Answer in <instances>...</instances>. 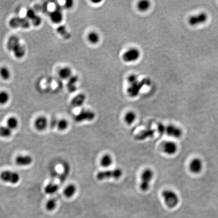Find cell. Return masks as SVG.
I'll use <instances>...</instances> for the list:
<instances>
[{
    "mask_svg": "<svg viewBox=\"0 0 218 218\" xmlns=\"http://www.w3.org/2000/svg\"><path fill=\"white\" fill-rule=\"evenodd\" d=\"M11 73L9 68L2 66L0 68V77L4 80H8L10 78Z\"/></svg>",
    "mask_w": 218,
    "mask_h": 218,
    "instance_id": "obj_25",
    "label": "cell"
},
{
    "mask_svg": "<svg viewBox=\"0 0 218 218\" xmlns=\"http://www.w3.org/2000/svg\"><path fill=\"white\" fill-rule=\"evenodd\" d=\"M32 157L28 155H21L15 159V163L19 166H27L32 164Z\"/></svg>",
    "mask_w": 218,
    "mask_h": 218,
    "instance_id": "obj_14",
    "label": "cell"
},
{
    "mask_svg": "<svg viewBox=\"0 0 218 218\" xmlns=\"http://www.w3.org/2000/svg\"><path fill=\"white\" fill-rule=\"evenodd\" d=\"M19 43H20V41L19 38H18V36H16V35L11 36L8 39L7 42V49L9 51L11 52L13 48H14L16 45H17Z\"/></svg>",
    "mask_w": 218,
    "mask_h": 218,
    "instance_id": "obj_20",
    "label": "cell"
},
{
    "mask_svg": "<svg viewBox=\"0 0 218 218\" xmlns=\"http://www.w3.org/2000/svg\"><path fill=\"white\" fill-rule=\"evenodd\" d=\"M12 52L16 58L20 59L24 57L26 54V49L24 46L20 43L16 45L12 50Z\"/></svg>",
    "mask_w": 218,
    "mask_h": 218,
    "instance_id": "obj_17",
    "label": "cell"
},
{
    "mask_svg": "<svg viewBox=\"0 0 218 218\" xmlns=\"http://www.w3.org/2000/svg\"><path fill=\"white\" fill-rule=\"evenodd\" d=\"M88 40L90 44L96 45L99 42L100 36L97 32L93 31L88 35Z\"/></svg>",
    "mask_w": 218,
    "mask_h": 218,
    "instance_id": "obj_28",
    "label": "cell"
},
{
    "mask_svg": "<svg viewBox=\"0 0 218 218\" xmlns=\"http://www.w3.org/2000/svg\"><path fill=\"white\" fill-rule=\"evenodd\" d=\"M136 119V113L133 111H129L127 112L124 116V122L127 125H132Z\"/></svg>",
    "mask_w": 218,
    "mask_h": 218,
    "instance_id": "obj_23",
    "label": "cell"
},
{
    "mask_svg": "<svg viewBox=\"0 0 218 218\" xmlns=\"http://www.w3.org/2000/svg\"><path fill=\"white\" fill-rule=\"evenodd\" d=\"M19 122L18 119L15 117L9 118L7 121V126L11 130H14L18 127Z\"/></svg>",
    "mask_w": 218,
    "mask_h": 218,
    "instance_id": "obj_27",
    "label": "cell"
},
{
    "mask_svg": "<svg viewBox=\"0 0 218 218\" xmlns=\"http://www.w3.org/2000/svg\"><path fill=\"white\" fill-rule=\"evenodd\" d=\"M69 123L66 119H62L57 122V127L60 131H64L68 128Z\"/></svg>",
    "mask_w": 218,
    "mask_h": 218,
    "instance_id": "obj_32",
    "label": "cell"
},
{
    "mask_svg": "<svg viewBox=\"0 0 218 218\" xmlns=\"http://www.w3.org/2000/svg\"><path fill=\"white\" fill-rule=\"evenodd\" d=\"M59 76L62 79H69L72 76V70L68 67H64L60 69Z\"/></svg>",
    "mask_w": 218,
    "mask_h": 218,
    "instance_id": "obj_22",
    "label": "cell"
},
{
    "mask_svg": "<svg viewBox=\"0 0 218 218\" xmlns=\"http://www.w3.org/2000/svg\"><path fill=\"white\" fill-rule=\"evenodd\" d=\"M154 176V172L152 169L146 168L143 171L142 174H141L140 184L141 191L146 192L149 189Z\"/></svg>",
    "mask_w": 218,
    "mask_h": 218,
    "instance_id": "obj_2",
    "label": "cell"
},
{
    "mask_svg": "<svg viewBox=\"0 0 218 218\" xmlns=\"http://www.w3.org/2000/svg\"><path fill=\"white\" fill-rule=\"evenodd\" d=\"M162 195L164 202L168 208L172 209L178 205L179 199L175 191L170 189L165 190L162 192Z\"/></svg>",
    "mask_w": 218,
    "mask_h": 218,
    "instance_id": "obj_3",
    "label": "cell"
},
{
    "mask_svg": "<svg viewBox=\"0 0 218 218\" xmlns=\"http://www.w3.org/2000/svg\"><path fill=\"white\" fill-rule=\"evenodd\" d=\"M77 76H72L69 79V82L67 84L68 89L70 92H74L76 89V83L77 82Z\"/></svg>",
    "mask_w": 218,
    "mask_h": 218,
    "instance_id": "obj_26",
    "label": "cell"
},
{
    "mask_svg": "<svg viewBox=\"0 0 218 218\" xmlns=\"http://www.w3.org/2000/svg\"><path fill=\"white\" fill-rule=\"evenodd\" d=\"M96 117L95 113L90 110H82L74 117L75 122L82 123L85 121H92Z\"/></svg>",
    "mask_w": 218,
    "mask_h": 218,
    "instance_id": "obj_8",
    "label": "cell"
},
{
    "mask_svg": "<svg viewBox=\"0 0 218 218\" xmlns=\"http://www.w3.org/2000/svg\"><path fill=\"white\" fill-rule=\"evenodd\" d=\"M151 6V4L150 1H141L139 2L138 4L137 5V7L138 10L141 12H146L150 9V7Z\"/></svg>",
    "mask_w": 218,
    "mask_h": 218,
    "instance_id": "obj_24",
    "label": "cell"
},
{
    "mask_svg": "<svg viewBox=\"0 0 218 218\" xmlns=\"http://www.w3.org/2000/svg\"><path fill=\"white\" fill-rule=\"evenodd\" d=\"M34 125L37 130L42 131L45 130L48 126V120L45 117H39L35 120Z\"/></svg>",
    "mask_w": 218,
    "mask_h": 218,
    "instance_id": "obj_15",
    "label": "cell"
},
{
    "mask_svg": "<svg viewBox=\"0 0 218 218\" xmlns=\"http://www.w3.org/2000/svg\"><path fill=\"white\" fill-rule=\"evenodd\" d=\"M141 56V52L136 48H131L124 52L122 59L124 62L132 63L138 60Z\"/></svg>",
    "mask_w": 218,
    "mask_h": 218,
    "instance_id": "obj_7",
    "label": "cell"
},
{
    "mask_svg": "<svg viewBox=\"0 0 218 218\" xmlns=\"http://www.w3.org/2000/svg\"><path fill=\"white\" fill-rule=\"evenodd\" d=\"M0 179L5 183L16 184L20 180V176L18 173L15 172L4 171L0 174Z\"/></svg>",
    "mask_w": 218,
    "mask_h": 218,
    "instance_id": "obj_5",
    "label": "cell"
},
{
    "mask_svg": "<svg viewBox=\"0 0 218 218\" xmlns=\"http://www.w3.org/2000/svg\"><path fill=\"white\" fill-rule=\"evenodd\" d=\"M76 191L77 188L75 185L70 184L65 188L63 191L64 194L66 198H71L75 195Z\"/></svg>",
    "mask_w": 218,
    "mask_h": 218,
    "instance_id": "obj_21",
    "label": "cell"
},
{
    "mask_svg": "<svg viewBox=\"0 0 218 218\" xmlns=\"http://www.w3.org/2000/svg\"><path fill=\"white\" fill-rule=\"evenodd\" d=\"M99 163L101 166L104 168H108L113 163V159L110 154H105L101 157Z\"/></svg>",
    "mask_w": 218,
    "mask_h": 218,
    "instance_id": "obj_19",
    "label": "cell"
},
{
    "mask_svg": "<svg viewBox=\"0 0 218 218\" xmlns=\"http://www.w3.org/2000/svg\"><path fill=\"white\" fill-rule=\"evenodd\" d=\"M51 20L55 24H61L63 19V15L62 11L59 9H56L50 14Z\"/></svg>",
    "mask_w": 218,
    "mask_h": 218,
    "instance_id": "obj_16",
    "label": "cell"
},
{
    "mask_svg": "<svg viewBox=\"0 0 218 218\" xmlns=\"http://www.w3.org/2000/svg\"><path fill=\"white\" fill-rule=\"evenodd\" d=\"M203 161L199 158L192 159L189 165L190 171L194 174L200 173L203 170Z\"/></svg>",
    "mask_w": 218,
    "mask_h": 218,
    "instance_id": "obj_13",
    "label": "cell"
},
{
    "mask_svg": "<svg viewBox=\"0 0 218 218\" xmlns=\"http://www.w3.org/2000/svg\"><path fill=\"white\" fill-rule=\"evenodd\" d=\"M58 189L59 186L58 185L50 183L45 188V192L48 194H55Z\"/></svg>",
    "mask_w": 218,
    "mask_h": 218,
    "instance_id": "obj_29",
    "label": "cell"
},
{
    "mask_svg": "<svg viewBox=\"0 0 218 218\" xmlns=\"http://www.w3.org/2000/svg\"><path fill=\"white\" fill-rule=\"evenodd\" d=\"M9 24L13 29H28L30 26V21L27 18L14 17L9 22Z\"/></svg>",
    "mask_w": 218,
    "mask_h": 218,
    "instance_id": "obj_6",
    "label": "cell"
},
{
    "mask_svg": "<svg viewBox=\"0 0 218 218\" xmlns=\"http://www.w3.org/2000/svg\"><path fill=\"white\" fill-rule=\"evenodd\" d=\"M138 81L137 76L136 75H134V74L131 75L130 76H129L128 77V82L130 85L134 84V83L138 82Z\"/></svg>",
    "mask_w": 218,
    "mask_h": 218,
    "instance_id": "obj_38",
    "label": "cell"
},
{
    "mask_svg": "<svg viewBox=\"0 0 218 218\" xmlns=\"http://www.w3.org/2000/svg\"><path fill=\"white\" fill-rule=\"evenodd\" d=\"M31 24L34 26L38 27L41 25V23H42V19H41V18L40 16L36 15V16L33 19L31 20Z\"/></svg>",
    "mask_w": 218,
    "mask_h": 218,
    "instance_id": "obj_35",
    "label": "cell"
},
{
    "mask_svg": "<svg viewBox=\"0 0 218 218\" xmlns=\"http://www.w3.org/2000/svg\"><path fill=\"white\" fill-rule=\"evenodd\" d=\"M209 19L208 13L200 12L191 15L187 18V23L190 26L196 27L205 24Z\"/></svg>",
    "mask_w": 218,
    "mask_h": 218,
    "instance_id": "obj_4",
    "label": "cell"
},
{
    "mask_svg": "<svg viewBox=\"0 0 218 218\" xmlns=\"http://www.w3.org/2000/svg\"><path fill=\"white\" fill-rule=\"evenodd\" d=\"M86 97L83 94H79L74 97L71 101V106L73 107H80L85 103Z\"/></svg>",
    "mask_w": 218,
    "mask_h": 218,
    "instance_id": "obj_18",
    "label": "cell"
},
{
    "mask_svg": "<svg viewBox=\"0 0 218 218\" xmlns=\"http://www.w3.org/2000/svg\"><path fill=\"white\" fill-rule=\"evenodd\" d=\"M57 206V201L55 199H50L47 201L46 204V208L48 210H54Z\"/></svg>",
    "mask_w": 218,
    "mask_h": 218,
    "instance_id": "obj_34",
    "label": "cell"
},
{
    "mask_svg": "<svg viewBox=\"0 0 218 218\" xmlns=\"http://www.w3.org/2000/svg\"><path fill=\"white\" fill-rule=\"evenodd\" d=\"M150 80H147L146 79H145L144 80H142V82H139L138 81L134 84L130 85V86L127 89L128 95L131 98H136L138 96L141 89L145 84L146 85L149 84V83L150 82Z\"/></svg>",
    "mask_w": 218,
    "mask_h": 218,
    "instance_id": "obj_9",
    "label": "cell"
},
{
    "mask_svg": "<svg viewBox=\"0 0 218 218\" xmlns=\"http://www.w3.org/2000/svg\"><path fill=\"white\" fill-rule=\"evenodd\" d=\"M73 6V2L72 1H67L65 2L64 7L66 9H70Z\"/></svg>",
    "mask_w": 218,
    "mask_h": 218,
    "instance_id": "obj_39",
    "label": "cell"
},
{
    "mask_svg": "<svg viewBox=\"0 0 218 218\" xmlns=\"http://www.w3.org/2000/svg\"><path fill=\"white\" fill-rule=\"evenodd\" d=\"M12 134V130L7 126H0V137L2 138H8Z\"/></svg>",
    "mask_w": 218,
    "mask_h": 218,
    "instance_id": "obj_30",
    "label": "cell"
},
{
    "mask_svg": "<svg viewBox=\"0 0 218 218\" xmlns=\"http://www.w3.org/2000/svg\"><path fill=\"white\" fill-rule=\"evenodd\" d=\"M155 130L152 128H148L141 131L135 136V139L137 141H143L147 138L154 136Z\"/></svg>",
    "mask_w": 218,
    "mask_h": 218,
    "instance_id": "obj_12",
    "label": "cell"
},
{
    "mask_svg": "<svg viewBox=\"0 0 218 218\" xmlns=\"http://www.w3.org/2000/svg\"><path fill=\"white\" fill-rule=\"evenodd\" d=\"M9 99L10 95L8 92L5 90L0 92V105H5L9 102Z\"/></svg>",
    "mask_w": 218,
    "mask_h": 218,
    "instance_id": "obj_31",
    "label": "cell"
},
{
    "mask_svg": "<svg viewBox=\"0 0 218 218\" xmlns=\"http://www.w3.org/2000/svg\"><path fill=\"white\" fill-rule=\"evenodd\" d=\"M177 150L178 146L173 141H166L162 145V150L167 155H174L177 152Z\"/></svg>",
    "mask_w": 218,
    "mask_h": 218,
    "instance_id": "obj_11",
    "label": "cell"
},
{
    "mask_svg": "<svg viewBox=\"0 0 218 218\" xmlns=\"http://www.w3.org/2000/svg\"><path fill=\"white\" fill-rule=\"evenodd\" d=\"M165 134L175 138H179L182 136V129L176 125L170 124L166 126Z\"/></svg>",
    "mask_w": 218,
    "mask_h": 218,
    "instance_id": "obj_10",
    "label": "cell"
},
{
    "mask_svg": "<svg viewBox=\"0 0 218 218\" xmlns=\"http://www.w3.org/2000/svg\"><path fill=\"white\" fill-rule=\"evenodd\" d=\"M122 175V170L120 168H117L113 170H107L98 172L97 174L96 178L98 181H103L110 179L118 180L120 179Z\"/></svg>",
    "mask_w": 218,
    "mask_h": 218,
    "instance_id": "obj_1",
    "label": "cell"
},
{
    "mask_svg": "<svg viewBox=\"0 0 218 218\" xmlns=\"http://www.w3.org/2000/svg\"><path fill=\"white\" fill-rule=\"evenodd\" d=\"M57 30L58 33L65 39H68L70 38V35L69 33L67 31L66 27L65 26H62V25L60 26L59 27H58Z\"/></svg>",
    "mask_w": 218,
    "mask_h": 218,
    "instance_id": "obj_33",
    "label": "cell"
},
{
    "mask_svg": "<svg viewBox=\"0 0 218 218\" xmlns=\"http://www.w3.org/2000/svg\"><path fill=\"white\" fill-rule=\"evenodd\" d=\"M157 129L158 133L161 135L165 134L166 125L162 123H159L157 126Z\"/></svg>",
    "mask_w": 218,
    "mask_h": 218,
    "instance_id": "obj_37",
    "label": "cell"
},
{
    "mask_svg": "<svg viewBox=\"0 0 218 218\" xmlns=\"http://www.w3.org/2000/svg\"><path fill=\"white\" fill-rule=\"evenodd\" d=\"M36 16V14H35V12L32 9H29L26 11V18L29 21H31V20L33 19Z\"/></svg>",
    "mask_w": 218,
    "mask_h": 218,
    "instance_id": "obj_36",
    "label": "cell"
}]
</instances>
